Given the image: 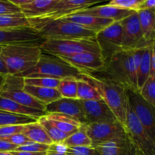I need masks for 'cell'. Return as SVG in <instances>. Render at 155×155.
Here are the masks:
<instances>
[{"mask_svg": "<svg viewBox=\"0 0 155 155\" xmlns=\"http://www.w3.org/2000/svg\"><path fill=\"white\" fill-rule=\"evenodd\" d=\"M125 130L138 155H155V144L128 102Z\"/></svg>", "mask_w": 155, "mask_h": 155, "instance_id": "obj_7", "label": "cell"}, {"mask_svg": "<svg viewBox=\"0 0 155 155\" xmlns=\"http://www.w3.org/2000/svg\"><path fill=\"white\" fill-rule=\"evenodd\" d=\"M95 40L106 65L115 54L123 49L122 28L120 22L112 23L104 30L97 33Z\"/></svg>", "mask_w": 155, "mask_h": 155, "instance_id": "obj_9", "label": "cell"}, {"mask_svg": "<svg viewBox=\"0 0 155 155\" xmlns=\"http://www.w3.org/2000/svg\"><path fill=\"white\" fill-rule=\"evenodd\" d=\"M1 49H2V45H0V54H1ZM0 74H2V75L4 76L8 75L7 68H6L4 62H3L2 60L1 56H0Z\"/></svg>", "mask_w": 155, "mask_h": 155, "instance_id": "obj_46", "label": "cell"}, {"mask_svg": "<svg viewBox=\"0 0 155 155\" xmlns=\"http://www.w3.org/2000/svg\"><path fill=\"white\" fill-rule=\"evenodd\" d=\"M24 125H10L0 127V139L5 140L7 138L18 133H22Z\"/></svg>", "mask_w": 155, "mask_h": 155, "instance_id": "obj_37", "label": "cell"}, {"mask_svg": "<svg viewBox=\"0 0 155 155\" xmlns=\"http://www.w3.org/2000/svg\"><path fill=\"white\" fill-rule=\"evenodd\" d=\"M30 27V22L22 13L0 15V29H20Z\"/></svg>", "mask_w": 155, "mask_h": 155, "instance_id": "obj_27", "label": "cell"}, {"mask_svg": "<svg viewBox=\"0 0 155 155\" xmlns=\"http://www.w3.org/2000/svg\"><path fill=\"white\" fill-rule=\"evenodd\" d=\"M24 90L45 106L62 98L57 89H49L25 85Z\"/></svg>", "mask_w": 155, "mask_h": 155, "instance_id": "obj_23", "label": "cell"}, {"mask_svg": "<svg viewBox=\"0 0 155 155\" xmlns=\"http://www.w3.org/2000/svg\"><path fill=\"white\" fill-rule=\"evenodd\" d=\"M66 155H100L92 147H68Z\"/></svg>", "mask_w": 155, "mask_h": 155, "instance_id": "obj_38", "label": "cell"}, {"mask_svg": "<svg viewBox=\"0 0 155 155\" xmlns=\"http://www.w3.org/2000/svg\"><path fill=\"white\" fill-rule=\"evenodd\" d=\"M100 155H138L129 138L105 142L95 148Z\"/></svg>", "mask_w": 155, "mask_h": 155, "instance_id": "obj_20", "label": "cell"}, {"mask_svg": "<svg viewBox=\"0 0 155 155\" xmlns=\"http://www.w3.org/2000/svg\"><path fill=\"white\" fill-rule=\"evenodd\" d=\"M128 102L155 144V107L142 98L139 91L126 90Z\"/></svg>", "mask_w": 155, "mask_h": 155, "instance_id": "obj_11", "label": "cell"}, {"mask_svg": "<svg viewBox=\"0 0 155 155\" xmlns=\"http://www.w3.org/2000/svg\"><path fill=\"white\" fill-rule=\"evenodd\" d=\"M39 118L10 113L0 110V127L10 125H26L36 122Z\"/></svg>", "mask_w": 155, "mask_h": 155, "instance_id": "obj_28", "label": "cell"}, {"mask_svg": "<svg viewBox=\"0 0 155 155\" xmlns=\"http://www.w3.org/2000/svg\"><path fill=\"white\" fill-rule=\"evenodd\" d=\"M21 12V8L18 6L14 5L10 0L1 1L0 0V15H12Z\"/></svg>", "mask_w": 155, "mask_h": 155, "instance_id": "obj_39", "label": "cell"}, {"mask_svg": "<svg viewBox=\"0 0 155 155\" xmlns=\"http://www.w3.org/2000/svg\"><path fill=\"white\" fill-rule=\"evenodd\" d=\"M151 46L147 47L144 50L140 64L137 70V86L141 89L151 75Z\"/></svg>", "mask_w": 155, "mask_h": 155, "instance_id": "obj_26", "label": "cell"}, {"mask_svg": "<svg viewBox=\"0 0 155 155\" xmlns=\"http://www.w3.org/2000/svg\"><path fill=\"white\" fill-rule=\"evenodd\" d=\"M67 147H92V141L86 132L85 124H82L76 133L68 136L63 142Z\"/></svg>", "mask_w": 155, "mask_h": 155, "instance_id": "obj_29", "label": "cell"}, {"mask_svg": "<svg viewBox=\"0 0 155 155\" xmlns=\"http://www.w3.org/2000/svg\"><path fill=\"white\" fill-rule=\"evenodd\" d=\"M139 95L145 101L155 107V75L151 74L145 84L139 91Z\"/></svg>", "mask_w": 155, "mask_h": 155, "instance_id": "obj_33", "label": "cell"}, {"mask_svg": "<svg viewBox=\"0 0 155 155\" xmlns=\"http://www.w3.org/2000/svg\"><path fill=\"white\" fill-rule=\"evenodd\" d=\"M58 0H30L21 7V12L27 19L43 18L52 12Z\"/></svg>", "mask_w": 155, "mask_h": 155, "instance_id": "obj_19", "label": "cell"}, {"mask_svg": "<svg viewBox=\"0 0 155 155\" xmlns=\"http://www.w3.org/2000/svg\"><path fill=\"white\" fill-rule=\"evenodd\" d=\"M22 133L31 142L48 145L52 143L45 130L38 120L24 125V130Z\"/></svg>", "mask_w": 155, "mask_h": 155, "instance_id": "obj_25", "label": "cell"}, {"mask_svg": "<svg viewBox=\"0 0 155 155\" xmlns=\"http://www.w3.org/2000/svg\"><path fill=\"white\" fill-rule=\"evenodd\" d=\"M62 98H77V80L73 78H66L60 80L57 88Z\"/></svg>", "mask_w": 155, "mask_h": 155, "instance_id": "obj_32", "label": "cell"}, {"mask_svg": "<svg viewBox=\"0 0 155 155\" xmlns=\"http://www.w3.org/2000/svg\"><path fill=\"white\" fill-rule=\"evenodd\" d=\"M49 148L48 145L37 143L30 141L27 143L17 148L16 151H27V152H45Z\"/></svg>", "mask_w": 155, "mask_h": 155, "instance_id": "obj_36", "label": "cell"}, {"mask_svg": "<svg viewBox=\"0 0 155 155\" xmlns=\"http://www.w3.org/2000/svg\"><path fill=\"white\" fill-rule=\"evenodd\" d=\"M86 127L94 148L105 142L122 140L128 137L125 127L118 120L89 124L86 125Z\"/></svg>", "mask_w": 155, "mask_h": 155, "instance_id": "obj_10", "label": "cell"}, {"mask_svg": "<svg viewBox=\"0 0 155 155\" xmlns=\"http://www.w3.org/2000/svg\"><path fill=\"white\" fill-rule=\"evenodd\" d=\"M89 74L117 83L126 90L139 91L137 68L133 59V50L122 49L115 54L102 69Z\"/></svg>", "mask_w": 155, "mask_h": 155, "instance_id": "obj_1", "label": "cell"}, {"mask_svg": "<svg viewBox=\"0 0 155 155\" xmlns=\"http://www.w3.org/2000/svg\"><path fill=\"white\" fill-rule=\"evenodd\" d=\"M5 77L6 76L2 75V74H0V90H1L3 85H4L5 80Z\"/></svg>", "mask_w": 155, "mask_h": 155, "instance_id": "obj_47", "label": "cell"}, {"mask_svg": "<svg viewBox=\"0 0 155 155\" xmlns=\"http://www.w3.org/2000/svg\"><path fill=\"white\" fill-rule=\"evenodd\" d=\"M144 39L149 45L155 42V9L138 11Z\"/></svg>", "mask_w": 155, "mask_h": 155, "instance_id": "obj_21", "label": "cell"}, {"mask_svg": "<svg viewBox=\"0 0 155 155\" xmlns=\"http://www.w3.org/2000/svg\"><path fill=\"white\" fill-rule=\"evenodd\" d=\"M120 24L122 28L123 49L134 50L151 46L144 39L137 12L120 21Z\"/></svg>", "mask_w": 155, "mask_h": 155, "instance_id": "obj_12", "label": "cell"}, {"mask_svg": "<svg viewBox=\"0 0 155 155\" xmlns=\"http://www.w3.org/2000/svg\"><path fill=\"white\" fill-rule=\"evenodd\" d=\"M45 116L60 131L69 136L76 133L82 125L74 118L61 114H47Z\"/></svg>", "mask_w": 155, "mask_h": 155, "instance_id": "obj_24", "label": "cell"}, {"mask_svg": "<svg viewBox=\"0 0 155 155\" xmlns=\"http://www.w3.org/2000/svg\"><path fill=\"white\" fill-rule=\"evenodd\" d=\"M5 141H7L9 143L12 144V145H15L17 147L21 146V145L30 142V140L23 133H18V134L13 135V136L7 138Z\"/></svg>", "mask_w": 155, "mask_h": 155, "instance_id": "obj_40", "label": "cell"}, {"mask_svg": "<svg viewBox=\"0 0 155 155\" xmlns=\"http://www.w3.org/2000/svg\"><path fill=\"white\" fill-rule=\"evenodd\" d=\"M48 150H51V151H55V152L58 153L66 154L68 147L63 142H61V143H51V145H49Z\"/></svg>", "mask_w": 155, "mask_h": 155, "instance_id": "obj_42", "label": "cell"}, {"mask_svg": "<svg viewBox=\"0 0 155 155\" xmlns=\"http://www.w3.org/2000/svg\"><path fill=\"white\" fill-rule=\"evenodd\" d=\"M42 51L55 56H71L83 52L100 54L95 39H46L41 43Z\"/></svg>", "mask_w": 155, "mask_h": 155, "instance_id": "obj_5", "label": "cell"}, {"mask_svg": "<svg viewBox=\"0 0 155 155\" xmlns=\"http://www.w3.org/2000/svg\"><path fill=\"white\" fill-rule=\"evenodd\" d=\"M83 80L87 81L98 90L101 99L110 107L117 120L125 126L128 106L126 89L117 83L89 73L83 72Z\"/></svg>", "mask_w": 155, "mask_h": 155, "instance_id": "obj_3", "label": "cell"}, {"mask_svg": "<svg viewBox=\"0 0 155 155\" xmlns=\"http://www.w3.org/2000/svg\"><path fill=\"white\" fill-rule=\"evenodd\" d=\"M77 98L81 101L101 100L98 90L84 80H77Z\"/></svg>", "mask_w": 155, "mask_h": 155, "instance_id": "obj_30", "label": "cell"}, {"mask_svg": "<svg viewBox=\"0 0 155 155\" xmlns=\"http://www.w3.org/2000/svg\"><path fill=\"white\" fill-rule=\"evenodd\" d=\"M0 110L10 112V113L17 114L27 115V116L36 118H39L40 117L46 115V113L44 110L25 107V106L21 105L12 100L2 96H0Z\"/></svg>", "mask_w": 155, "mask_h": 155, "instance_id": "obj_22", "label": "cell"}, {"mask_svg": "<svg viewBox=\"0 0 155 155\" xmlns=\"http://www.w3.org/2000/svg\"><path fill=\"white\" fill-rule=\"evenodd\" d=\"M86 117V125L117 120L107 104L101 100L82 101Z\"/></svg>", "mask_w": 155, "mask_h": 155, "instance_id": "obj_14", "label": "cell"}, {"mask_svg": "<svg viewBox=\"0 0 155 155\" xmlns=\"http://www.w3.org/2000/svg\"><path fill=\"white\" fill-rule=\"evenodd\" d=\"M142 0H112L107 5L118 8L138 12Z\"/></svg>", "mask_w": 155, "mask_h": 155, "instance_id": "obj_35", "label": "cell"}, {"mask_svg": "<svg viewBox=\"0 0 155 155\" xmlns=\"http://www.w3.org/2000/svg\"><path fill=\"white\" fill-rule=\"evenodd\" d=\"M61 80L48 77H37V78H24L25 85L37 87L49 88V89H57L60 83Z\"/></svg>", "mask_w": 155, "mask_h": 155, "instance_id": "obj_34", "label": "cell"}, {"mask_svg": "<svg viewBox=\"0 0 155 155\" xmlns=\"http://www.w3.org/2000/svg\"><path fill=\"white\" fill-rule=\"evenodd\" d=\"M60 20L74 23V24L80 25V27L92 30L96 33L104 30V28L110 25L112 23L114 22L112 20L104 19V18H98V17L92 16V15H86V14L79 13V12H76V13L64 17V18H60Z\"/></svg>", "mask_w": 155, "mask_h": 155, "instance_id": "obj_17", "label": "cell"}, {"mask_svg": "<svg viewBox=\"0 0 155 155\" xmlns=\"http://www.w3.org/2000/svg\"><path fill=\"white\" fill-rule=\"evenodd\" d=\"M78 12L98 17V18H104V19L112 20L114 22H120L122 20L125 19L126 18L131 15L135 12L118 8L113 7V6H110L107 4L104 5L92 6V7L87 8L86 9H83Z\"/></svg>", "mask_w": 155, "mask_h": 155, "instance_id": "obj_18", "label": "cell"}, {"mask_svg": "<svg viewBox=\"0 0 155 155\" xmlns=\"http://www.w3.org/2000/svg\"><path fill=\"white\" fill-rule=\"evenodd\" d=\"M38 122L41 124L44 130H45L46 133L48 134V137L51 140L52 143H61L63 142L69 135L65 134L58 130L53 123L46 116L40 117L38 120Z\"/></svg>", "mask_w": 155, "mask_h": 155, "instance_id": "obj_31", "label": "cell"}, {"mask_svg": "<svg viewBox=\"0 0 155 155\" xmlns=\"http://www.w3.org/2000/svg\"><path fill=\"white\" fill-rule=\"evenodd\" d=\"M45 112L47 114H61L71 117L80 122L81 124L86 125V117L81 100L76 98H61L60 99L45 105Z\"/></svg>", "mask_w": 155, "mask_h": 155, "instance_id": "obj_13", "label": "cell"}, {"mask_svg": "<svg viewBox=\"0 0 155 155\" xmlns=\"http://www.w3.org/2000/svg\"><path fill=\"white\" fill-rule=\"evenodd\" d=\"M42 42H18L2 45L0 56L7 68L8 75H20L36 66L42 53Z\"/></svg>", "mask_w": 155, "mask_h": 155, "instance_id": "obj_2", "label": "cell"}, {"mask_svg": "<svg viewBox=\"0 0 155 155\" xmlns=\"http://www.w3.org/2000/svg\"><path fill=\"white\" fill-rule=\"evenodd\" d=\"M25 86L24 77L17 75H7L0 96L12 100L25 107L38 109L45 111V106L24 90Z\"/></svg>", "mask_w": 155, "mask_h": 155, "instance_id": "obj_8", "label": "cell"}, {"mask_svg": "<svg viewBox=\"0 0 155 155\" xmlns=\"http://www.w3.org/2000/svg\"><path fill=\"white\" fill-rule=\"evenodd\" d=\"M59 58L84 73L96 72L102 69L105 65L101 54L96 53L83 52L71 56H60Z\"/></svg>", "mask_w": 155, "mask_h": 155, "instance_id": "obj_15", "label": "cell"}, {"mask_svg": "<svg viewBox=\"0 0 155 155\" xmlns=\"http://www.w3.org/2000/svg\"><path fill=\"white\" fill-rule=\"evenodd\" d=\"M151 74L155 75V42L151 45Z\"/></svg>", "mask_w": 155, "mask_h": 155, "instance_id": "obj_44", "label": "cell"}, {"mask_svg": "<svg viewBox=\"0 0 155 155\" xmlns=\"http://www.w3.org/2000/svg\"><path fill=\"white\" fill-rule=\"evenodd\" d=\"M0 155H14L12 152L8 151H5V152H0Z\"/></svg>", "mask_w": 155, "mask_h": 155, "instance_id": "obj_49", "label": "cell"}, {"mask_svg": "<svg viewBox=\"0 0 155 155\" xmlns=\"http://www.w3.org/2000/svg\"><path fill=\"white\" fill-rule=\"evenodd\" d=\"M36 31L44 39H95L96 33L78 24L58 19L44 24Z\"/></svg>", "mask_w": 155, "mask_h": 155, "instance_id": "obj_6", "label": "cell"}, {"mask_svg": "<svg viewBox=\"0 0 155 155\" xmlns=\"http://www.w3.org/2000/svg\"><path fill=\"white\" fill-rule=\"evenodd\" d=\"M17 148L18 147L9 143L7 141L0 139V152H5V151L12 152V151H16Z\"/></svg>", "mask_w": 155, "mask_h": 155, "instance_id": "obj_41", "label": "cell"}, {"mask_svg": "<svg viewBox=\"0 0 155 155\" xmlns=\"http://www.w3.org/2000/svg\"><path fill=\"white\" fill-rule=\"evenodd\" d=\"M17 76L24 78L48 77L58 80L66 78L83 80V72L71 66L58 56L43 51L36 66Z\"/></svg>", "mask_w": 155, "mask_h": 155, "instance_id": "obj_4", "label": "cell"}, {"mask_svg": "<svg viewBox=\"0 0 155 155\" xmlns=\"http://www.w3.org/2000/svg\"><path fill=\"white\" fill-rule=\"evenodd\" d=\"M145 9H155V0H142L139 10Z\"/></svg>", "mask_w": 155, "mask_h": 155, "instance_id": "obj_43", "label": "cell"}, {"mask_svg": "<svg viewBox=\"0 0 155 155\" xmlns=\"http://www.w3.org/2000/svg\"><path fill=\"white\" fill-rule=\"evenodd\" d=\"M45 39L32 27L20 29H0V45L26 42H42Z\"/></svg>", "mask_w": 155, "mask_h": 155, "instance_id": "obj_16", "label": "cell"}, {"mask_svg": "<svg viewBox=\"0 0 155 155\" xmlns=\"http://www.w3.org/2000/svg\"><path fill=\"white\" fill-rule=\"evenodd\" d=\"M46 155H66V154H62V153H58L55 151H51V150H48L46 151Z\"/></svg>", "mask_w": 155, "mask_h": 155, "instance_id": "obj_48", "label": "cell"}, {"mask_svg": "<svg viewBox=\"0 0 155 155\" xmlns=\"http://www.w3.org/2000/svg\"><path fill=\"white\" fill-rule=\"evenodd\" d=\"M14 155H46V151L45 152H27V151H12Z\"/></svg>", "mask_w": 155, "mask_h": 155, "instance_id": "obj_45", "label": "cell"}]
</instances>
